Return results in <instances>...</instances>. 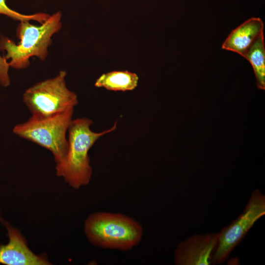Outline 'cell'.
Wrapping results in <instances>:
<instances>
[{
	"label": "cell",
	"instance_id": "1",
	"mask_svg": "<svg viewBox=\"0 0 265 265\" xmlns=\"http://www.w3.org/2000/svg\"><path fill=\"white\" fill-rule=\"evenodd\" d=\"M93 121L87 117L72 120L68 128V148L65 159L56 164V173L71 187L78 189L89 184L92 169L88 152L94 143L102 136L116 129L115 122L110 128L101 132L92 131Z\"/></svg>",
	"mask_w": 265,
	"mask_h": 265
},
{
	"label": "cell",
	"instance_id": "2",
	"mask_svg": "<svg viewBox=\"0 0 265 265\" xmlns=\"http://www.w3.org/2000/svg\"><path fill=\"white\" fill-rule=\"evenodd\" d=\"M84 231L93 245L121 251L137 246L143 236L142 225L133 218L107 212L91 213L85 221Z\"/></svg>",
	"mask_w": 265,
	"mask_h": 265
},
{
	"label": "cell",
	"instance_id": "3",
	"mask_svg": "<svg viewBox=\"0 0 265 265\" xmlns=\"http://www.w3.org/2000/svg\"><path fill=\"white\" fill-rule=\"evenodd\" d=\"M62 14L58 11L50 15L39 26L21 21L17 28V36L20 40L16 44L11 39L2 37L0 39V49L6 53L5 59H10V67L23 69L29 64V58L36 56L44 60L48 54V47L52 43V36L61 28Z\"/></svg>",
	"mask_w": 265,
	"mask_h": 265
},
{
	"label": "cell",
	"instance_id": "4",
	"mask_svg": "<svg viewBox=\"0 0 265 265\" xmlns=\"http://www.w3.org/2000/svg\"><path fill=\"white\" fill-rule=\"evenodd\" d=\"M74 107L49 115H31L26 122L17 125L13 132L50 151L56 164L66 155L68 142L66 137L72 120Z\"/></svg>",
	"mask_w": 265,
	"mask_h": 265
},
{
	"label": "cell",
	"instance_id": "5",
	"mask_svg": "<svg viewBox=\"0 0 265 265\" xmlns=\"http://www.w3.org/2000/svg\"><path fill=\"white\" fill-rule=\"evenodd\" d=\"M67 73L60 71L54 78L40 81L26 89L23 101L32 115H49L75 107L77 95L67 87Z\"/></svg>",
	"mask_w": 265,
	"mask_h": 265
},
{
	"label": "cell",
	"instance_id": "6",
	"mask_svg": "<svg viewBox=\"0 0 265 265\" xmlns=\"http://www.w3.org/2000/svg\"><path fill=\"white\" fill-rule=\"evenodd\" d=\"M265 214V196L255 189L241 214L219 232L212 264L219 265L225 262L254 223Z\"/></svg>",
	"mask_w": 265,
	"mask_h": 265
},
{
	"label": "cell",
	"instance_id": "7",
	"mask_svg": "<svg viewBox=\"0 0 265 265\" xmlns=\"http://www.w3.org/2000/svg\"><path fill=\"white\" fill-rule=\"evenodd\" d=\"M219 232L196 234L181 241L174 253L176 265H210Z\"/></svg>",
	"mask_w": 265,
	"mask_h": 265
},
{
	"label": "cell",
	"instance_id": "8",
	"mask_svg": "<svg viewBox=\"0 0 265 265\" xmlns=\"http://www.w3.org/2000/svg\"><path fill=\"white\" fill-rule=\"evenodd\" d=\"M8 231L9 241L0 244V264L6 265H48L45 255H37L27 246L24 238L16 228L1 220Z\"/></svg>",
	"mask_w": 265,
	"mask_h": 265
},
{
	"label": "cell",
	"instance_id": "9",
	"mask_svg": "<svg viewBox=\"0 0 265 265\" xmlns=\"http://www.w3.org/2000/svg\"><path fill=\"white\" fill-rule=\"evenodd\" d=\"M264 23L260 18L252 17L231 31L222 45V49L235 52L244 57L246 53L264 33Z\"/></svg>",
	"mask_w": 265,
	"mask_h": 265
},
{
	"label": "cell",
	"instance_id": "10",
	"mask_svg": "<svg viewBox=\"0 0 265 265\" xmlns=\"http://www.w3.org/2000/svg\"><path fill=\"white\" fill-rule=\"evenodd\" d=\"M137 74L128 71H113L102 74L95 82L97 87L114 91H126L134 89L138 84Z\"/></svg>",
	"mask_w": 265,
	"mask_h": 265
},
{
	"label": "cell",
	"instance_id": "11",
	"mask_svg": "<svg viewBox=\"0 0 265 265\" xmlns=\"http://www.w3.org/2000/svg\"><path fill=\"white\" fill-rule=\"evenodd\" d=\"M251 64L255 75L256 85L260 89H265V48L264 33L250 47L244 56Z\"/></svg>",
	"mask_w": 265,
	"mask_h": 265
},
{
	"label": "cell",
	"instance_id": "12",
	"mask_svg": "<svg viewBox=\"0 0 265 265\" xmlns=\"http://www.w3.org/2000/svg\"><path fill=\"white\" fill-rule=\"evenodd\" d=\"M6 0H0V14L6 15L15 20L20 22L35 21L42 24L50 16V15L44 13L31 15L21 14L9 8L6 4Z\"/></svg>",
	"mask_w": 265,
	"mask_h": 265
},
{
	"label": "cell",
	"instance_id": "13",
	"mask_svg": "<svg viewBox=\"0 0 265 265\" xmlns=\"http://www.w3.org/2000/svg\"><path fill=\"white\" fill-rule=\"evenodd\" d=\"M9 67L5 58L0 55V85L4 87L8 86L10 83L8 75Z\"/></svg>",
	"mask_w": 265,
	"mask_h": 265
}]
</instances>
